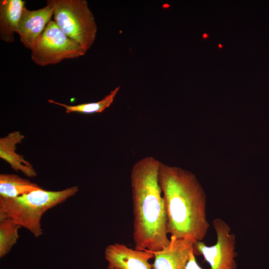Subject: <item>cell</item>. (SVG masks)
Here are the masks:
<instances>
[{
    "label": "cell",
    "mask_w": 269,
    "mask_h": 269,
    "mask_svg": "<svg viewBox=\"0 0 269 269\" xmlns=\"http://www.w3.org/2000/svg\"><path fill=\"white\" fill-rule=\"evenodd\" d=\"M78 190L77 186L60 191L40 188L15 198L0 197V221L9 219L39 237L43 234L41 220L43 214L74 196Z\"/></svg>",
    "instance_id": "cell-3"
},
{
    "label": "cell",
    "mask_w": 269,
    "mask_h": 269,
    "mask_svg": "<svg viewBox=\"0 0 269 269\" xmlns=\"http://www.w3.org/2000/svg\"><path fill=\"white\" fill-rule=\"evenodd\" d=\"M207 35L206 34H204L203 35V37H207Z\"/></svg>",
    "instance_id": "cell-17"
},
{
    "label": "cell",
    "mask_w": 269,
    "mask_h": 269,
    "mask_svg": "<svg viewBox=\"0 0 269 269\" xmlns=\"http://www.w3.org/2000/svg\"><path fill=\"white\" fill-rule=\"evenodd\" d=\"M24 136L15 131L0 138V157L8 162L15 171L22 172L27 177L36 176L37 174L31 163L23 156L16 152V145L20 143Z\"/></svg>",
    "instance_id": "cell-10"
},
{
    "label": "cell",
    "mask_w": 269,
    "mask_h": 269,
    "mask_svg": "<svg viewBox=\"0 0 269 269\" xmlns=\"http://www.w3.org/2000/svg\"><path fill=\"white\" fill-rule=\"evenodd\" d=\"M105 258L109 266L115 269H152L148 261L154 258V254L115 243L106 248Z\"/></svg>",
    "instance_id": "cell-8"
},
{
    "label": "cell",
    "mask_w": 269,
    "mask_h": 269,
    "mask_svg": "<svg viewBox=\"0 0 269 269\" xmlns=\"http://www.w3.org/2000/svg\"><path fill=\"white\" fill-rule=\"evenodd\" d=\"M54 21L87 52L93 44L97 26L85 0H55Z\"/></svg>",
    "instance_id": "cell-4"
},
{
    "label": "cell",
    "mask_w": 269,
    "mask_h": 269,
    "mask_svg": "<svg viewBox=\"0 0 269 269\" xmlns=\"http://www.w3.org/2000/svg\"><path fill=\"white\" fill-rule=\"evenodd\" d=\"M159 162L152 156L143 157L135 163L131 172L134 247L152 253L170 243L158 178Z\"/></svg>",
    "instance_id": "cell-2"
},
{
    "label": "cell",
    "mask_w": 269,
    "mask_h": 269,
    "mask_svg": "<svg viewBox=\"0 0 269 269\" xmlns=\"http://www.w3.org/2000/svg\"><path fill=\"white\" fill-rule=\"evenodd\" d=\"M120 88L119 86L116 87L101 100L95 102L72 106L57 102L53 100H48V102L64 108L67 114L71 113H79L86 114L99 113L103 112L111 105L120 90Z\"/></svg>",
    "instance_id": "cell-13"
},
{
    "label": "cell",
    "mask_w": 269,
    "mask_h": 269,
    "mask_svg": "<svg viewBox=\"0 0 269 269\" xmlns=\"http://www.w3.org/2000/svg\"><path fill=\"white\" fill-rule=\"evenodd\" d=\"M196 242L190 238L170 237V243L166 247L153 253L152 269H184Z\"/></svg>",
    "instance_id": "cell-9"
},
{
    "label": "cell",
    "mask_w": 269,
    "mask_h": 269,
    "mask_svg": "<svg viewBox=\"0 0 269 269\" xmlns=\"http://www.w3.org/2000/svg\"><path fill=\"white\" fill-rule=\"evenodd\" d=\"M25 1L23 0H0V38L6 43L14 40Z\"/></svg>",
    "instance_id": "cell-11"
},
{
    "label": "cell",
    "mask_w": 269,
    "mask_h": 269,
    "mask_svg": "<svg viewBox=\"0 0 269 269\" xmlns=\"http://www.w3.org/2000/svg\"><path fill=\"white\" fill-rule=\"evenodd\" d=\"M30 50L32 61L41 66L56 64L65 59L77 58L86 53L54 20L48 23Z\"/></svg>",
    "instance_id": "cell-5"
},
{
    "label": "cell",
    "mask_w": 269,
    "mask_h": 269,
    "mask_svg": "<svg viewBox=\"0 0 269 269\" xmlns=\"http://www.w3.org/2000/svg\"><path fill=\"white\" fill-rule=\"evenodd\" d=\"M55 0H47L42 8L22 11L17 33L23 46L30 49L37 38L44 31L54 14Z\"/></svg>",
    "instance_id": "cell-7"
},
{
    "label": "cell",
    "mask_w": 269,
    "mask_h": 269,
    "mask_svg": "<svg viewBox=\"0 0 269 269\" xmlns=\"http://www.w3.org/2000/svg\"><path fill=\"white\" fill-rule=\"evenodd\" d=\"M213 225L216 233V243L209 246L202 241H197L193 246L194 254L202 255L211 269H237L235 236L221 218L214 219Z\"/></svg>",
    "instance_id": "cell-6"
},
{
    "label": "cell",
    "mask_w": 269,
    "mask_h": 269,
    "mask_svg": "<svg viewBox=\"0 0 269 269\" xmlns=\"http://www.w3.org/2000/svg\"><path fill=\"white\" fill-rule=\"evenodd\" d=\"M158 178L168 234L177 239L202 241L210 225L206 215V194L195 175L160 162Z\"/></svg>",
    "instance_id": "cell-1"
},
{
    "label": "cell",
    "mask_w": 269,
    "mask_h": 269,
    "mask_svg": "<svg viewBox=\"0 0 269 269\" xmlns=\"http://www.w3.org/2000/svg\"><path fill=\"white\" fill-rule=\"evenodd\" d=\"M184 269H203L197 263L193 251Z\"/></svg>",
    "instance_id": "cell-15"
},
{
    "label": "cell",
    "mask_w": 269,
    "mask_h": 269,
    "mask_svg": "<svg viewBox=\"0 0 269 269\" xmlns=\"http://www.w3.org/2000/svg\"><path fill=\"white\" fill-rule=\"evenodd\" d=\"M0 257L6 255L19 238L18 231L21 227L12 220L0 221Z\"/></svg>",
    "instance_id": "cell-14"
},
{
    "label": "cell",
    "mask_w": 269,
    "mask_h": 269,
    "mask_svg": "<svg viewBox=\"0 0 269 269\" xmlns=\"http://www.w3.org/2000/svg\"><path fill=\"white\" fill-rule=\"evenodd\" d=\"M40 188L37 184L16 174H0V197L15 198Z\"/></svg>",
    "instance_id": "cell-12"
},
{
    "label": "cell",
    "mask_w": 269,
    "mask_h": 269,
    "mask_svg": "<svg viewBox=\"0 0 269 269\" xmlns=\"http://www.w3.org/2000/svg\"><path fill=\"white\" fill-rule=\"evenodd\" d=\"M107 269H114V268L111 267L110 266H108Z\"/></svg>",
    "instance_id": "cell-16"
},
{
    "label": "cell",
    "mask_w": 269,
    "mask_h": 269,
    "mask_svg": "<svg viewBox=\"0 0 269 269\" xmlns=\"http://www.w3.org/2000/svg\"><path fill=\"white\" fill-rule=\"evenodd\" d=\"M219 46L220 47H222V45H221V44H219Z\"/></svg>",
    "instance_id": "cell-18"
}]
</instances>
